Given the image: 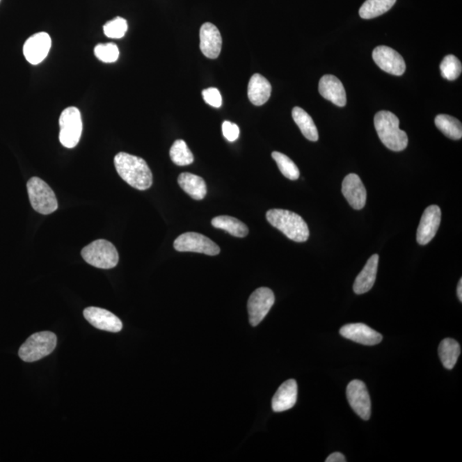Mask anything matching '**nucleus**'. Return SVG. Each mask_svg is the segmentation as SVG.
Instances as JSON below:
<instances>
[{"label":"nucleus","instance_id":"nucleus-1","mask_svg":"<svg viewBox=\"0 0 462 462\" xmlns=\"http://www.w3.org/2000/svg\"><path fill=\"white\" fill-rule=\"evenodd\" d=\"M119 176L127 184L138 190H146L152 184V174L148 164L137 156L119 152L114 158Z\"/></svg>","mask_w":462,"mask_h":462},{"label":"nucleus","instance_id":"nucleus-2","mask_svg":"<svg viewBox=\"0 0 462 462\" xmlns=\"http://www.w3.org/2000/svg\"><path fill=\"white\" fill-rule=\"evenodd\" d=\"M374 125L380 141L387 148L395 152L404 151L408 147V137L399 128V119L388 111L375 115Z\"/></svg>","mask_w":462,"mask_h":462},{"label":"nucleus","instance_id":"nucleus-3","mask_svg":"<svg viewBox=\"0 0 462 462\" xmlns=\"http://www.w3.org/2000/svg\"><path fill=\"white\" fill-rule=\"evenodd\" d=\"M266 219L289 239L296 242L308 241V226L300 215L288 210L271 209L266 212Z\"/></svg>","mask_w":462,"mask_h":462},{"label":"nucleus","instance_id":"nucleus-4","mask_svg":"<svg viewBox=\"0 0 462 462\" xmlns=\"http://www.w3.org/2000/svg\"><path fill=\"white\" fill-rule=\"evenodd\" d=\"M57 346V336L51 331L33 334L21 346L18 356L25 363H35L54 352Z\"/></svg>","mask_w":462,"mask_h":462},{"label":"nucleus","instance_id":"nucleus-5","mask_svg":"<svg viewBox=\"0 0 462 462\" xmlns=\"http://www.w3.org/2000/svg\"><path fill=\"white\" fill-rule=\"evenodd\" d=\"M86 262L100 269H111L117 266L118 253L115 246L106 240H97L81 250Z\"/></svg>","mask_w":462,"mask_h":462},{"label":"nucleus","instance_id":"nucleus-6","mask_svg":"<svg viewBox=\"0 0 462 462\" xmlns=\"http://www.w3.org/2000/svg\"><path fill=\"white\" fill-rule=\"evenodd\" d=\"M27 189L31 206L37 212L48 215L58 209V200L54 190L42 179L32 177L28 182Z\"/></svg>","mask_w":462,"mask_h":462},{"label":"nucleus","instance_id":"nucleus-7","mask_svg":"<svg viewBox=\"0 0 462 462\" xmlns=\"http://www.w3.org/2000/svg\"><path fill=\"white\" fill-rule=\"evenodd\" d=\"M59 141L63 147L74 148L79 143L83 132V121L79 109L70 106L63 111L59 118Z\"/></svg>","mask_w":462,"mask_h":462},{"label":"nucleus","instance_id":"nucleus-8","mask_svg":"<svg viewBox=\"0 0 462 462\" xmlns=\"http://www.w3.org/2000/svg\"><path fill=\"white\" fill-rule=\"evenodd\" d=\"M174 248L178 252L200 253L211 256L221 253V248L214 241L196 232H187L179 236L174 241Z\"/></svg>","mask_w":462,"mask_h":462},{"label":"nucleus","instance_id":"nucleus-9","mask_svg":"<svg viewBox=\"0 0 462 462\" xmlns=\"http://www.w3.org/2000/svg\"><path fill=\"white\" fill-rule=\"evenodd\" d=\"M275 303L273 290L266 287L259 288L252 293L248 301L249 323L252 326H258L266 318Z\"/></svg>","mask_w":462,"mask_h":462},{"label":"nucleus","instance_id":"nucleus-10","mask_svg":"<svg viewBox=\"0 0 462 462\" xmlns=\"http://www.w3.org/2000/svg\"><path fill=\"white\" fill-rule=\"evenodd\" d=\"M346 398L350 407L364 420L371 417V398L365 383L353 380L346 387Z\"/></svg>","mask_w":462,"mask_h":462},{"label":"nucleus","instance_id":"nucleus-11","mask_svg":"<svg viewBox=\"0 0 462 462\" xmlns=\"http://www.w3.org/2000/svg\"><path fill=\"white\" fill-rule=\"evenodd\" d=\"M372 58L380 69L394 76H401L406 70L404 58L389 47L380 46L372 51Z\"/></svg>","mask_w":462,"mask_h":462},{"label":"nucleus","instance_id":"nucleus-12","mask_svg":"<svg viewBox=\"0 0 462 462\" xmlns=\"http://www.w3.org/2000/svg\"><path fill=\"white\" fill-rule=\"evenodd\" d=\"M51 39L47 33H37L26 40L24 46V55L29 63L39 65L45 61L49 54Z\"/></svg>","mask_w":462,"mask_h":462},{"label":"nucleus","instance_id":"nucleus-13","mask_svg":"<svg viewBox=\"0 0 462 462\" xmlns=\"http://www.w3.org/2000/svg\"><path fill=\"white\" fill-rule=\"evenodd\" d=\"M441 223V209L438 206L432 205L424 210L421 217L418 230H417V241L420 245H427L433 239L437 234Z\"/></svg>","mask_w":462,"mask_h":462},{"label":"nucleus","instance_id":"nucleus-14","mask_svg":"<svg viewBox=\"0 0 462 462\" xmlns=\"http://www.w3.org/2000/svg\"><path fill=\"white\" fill-rule=\"evenodd\" d=\"M84 318L97 329L117 333L122 329V323L117 316L106 309L89 307L83 311Z\"/></svg>","mask_w":462,"mask_h":462},{"label":"nucleus","instance_id":"nucleus-15","mask_svg":"<svg viewBox=\"0 0 462 462\" xmlns=\"http://www.w3.org/2000/svg\"><path fill=\"white\" fill-rule=\"evenodd\" d=\"M342 193L350 206L355 210H361L367 202V189L356 174H349L342 184Z\"/></svg>","mask_w":462,"mask_h":462},{"label":"nucleus","instance_id":"nucleus-16","mask_svg":"<svg viewBox=\"0 0 462 462\" xmlns=\"http://www.w3.org/2000/svg\"><path fill=\"white\" fill-rule=\"evenodd\" d=\"M340 334L349 340L367 346L377 345L383 340L381 334L363 323L349 324L342 326Z\"/></svg>","mask_w":462,"mask_h":462},{"label":"nucleus","instance_id":"nucleus-17","mask_svg":"<svg viewBox=\"0 0 462 462\" xmlns=\"http://www.w3.org/2000/svg\"><path fill=\"white\" fill-rule=\"evenodd\" d=\"M200 40L201 53L208 58H217L222 49V36L218 29L211 22H206L201 26Z\"/></svg>","mask_w":462,"mask_h":462},{"label":"nucleus","instance_id":"nucleus-18","mask_svg":"<svg viewBox=\"0 0 462 462\" xmlns=\"http://www.w3.org/2000/svg\"><path fill=\"white\" fill-rule=\"evenodd\" d=\"M319 94L334 105L344 107L346 104V95L344 85L337 77L326 74L319 81Z\"/></svg>","mask_w":462,"mask_h":462},{"label":"nucleus","instance_id":"nucleus-19","mask_svg":"<svg viewBox=\"0 0 462 462\" xmlns=\"http://www.w3.org/2000/svg\"><path fill=\"white\" fill-rule=\"evenodd\" d=\"M297 383L294 379L287 380L279 387L271 401V408L276 413L287 411L296 404Z\"/></svg>","mask_w":462,"mask_h":462},{"label":"nucleus","instance_id":"nucleus-20","mask_svg":"<svg viewBox=\"0 0 462 462\" xmlns=\"http://www.w3.org/2000/svg\"><path fill=\"white\" fill-rule=\"evenodd\" d=\"M379 256L374 255L367 260L366 266L357 278L353 284V292L357 294H363L370 292L374 287L377 277Z\"/></svg>","mask_w":462,"mask_h":462},{"label":"nucleus","instance_id":"nucleus-21","mask_svg":"<svg viewBox=\"0 0 462 462\" xmlns=\"http://www.w3.org/2000/svg\"><path fill=\"white\" fill-rule=\"evenodd\" d=\"M271 85L269 81L262 74H255L249 81L248 96L253 105L260 106L264 105L270 99Z\"/></svg>","mask_w":462,"mask_h":462},{"label":"nucleus","instance_id":"nucleus-22","mask_svg":"<svg viewBox=\"0 0 462 462\" xmlns=\"http://www.w3.org/2000/svg\"><path fill=\"white\" fill-rule=\"evenodd\" d=\"M178 184L193 199L200 200L207 196V184L204 179L192 173H184L178 177Z\"/></svg>","mask_w":462,"mask_h":462},{"label":"nucleus","instance_id":"nucleus-23","mask_svg":"<svg viewBox=\"0 0 462 462\" xmlns=\"http://www.w3.org/2000/svg\"><path fill=\"white\" fill-rule=\"evenodd\" d=\"M292 117L294 122L299 127L303 135L311 141L319 140V132L314 120L307 111L303 108L294 107L292 111Z\"/></svg>","mask_w":462,"mask_h":462},{"label":"nucleus","instance_id":"nucleus-24","mask_svg":"<svg viewBox=\"0 0 462 462\" xmlns=\"http://www.w3.org/2000/svg\"><path fill=\"white\" fill-rule=\"evenodd\" d=\"M438 353L443 367L448 370H452L461 355L459 342L452 338L445 339L439 345Z\"/></svg>","mask_w":462,"mask_h":462},{"label":"nucleus","instance_id":"nucleus-25","mask_svg":"<svg viewBox=\"0 0 462 462\" xmlns=\"http://www.w3.org/2000/svg\"><path fill=\"white\" fill-rule=\"evenodd\" d=\"M212 225L215 228L227 231L231 236L239 238L247 237L249 231L244 223L230 216H218L212 219Z\"/></svg>","mask_w":462,"mask_h":462},{"label":"nucleus","instance_id":"nucleus-26","mask_svg":"<svg viewBox=\"0 0 462 462\" xmlns=\"http://www.w3.org/2000/svg\"><path fill=\"white\" fill-rule=\"evenodd\" d=\"M435 125L443 135L450 138V139H461V122L456 118L449 115L440 114L436 117Z\"/></svg>","mask_w":462,"mask_h":462},{"label":"nucleus","instance_id":"nucleus-27","mask_svg":"<svg viewBox=\"0 0 462 462\" xmlns=\"http://www.w3.org/2000/svg\"><path fill=\"white\" fill-rule=\"evenodd\" d=\"M397 0H367L360 7L359 13L363 19H372L392 8Z\"/></svg>","mask_w":462,"mask_h":462},{"label":"nucleus","instance_id":"nucleus-28","mask_svg":"<svg viewBox=\"0 0 462 462\" xmlns=\"http://www.w3.org/2000/svg\"><path fill=\"white\" fill-rule=\"evenodd\" d=\"M170 157L175 165L179 166L191 165L193 162L192 152L189 150L187 144L182 140L175 141L170 148Z\"/></svg>","mask_w":462,"mask_h":462},{"label":"nucleus","instance_id":"nucleus-29","mask_svg":"<svg viewBox=\"0 0 462 462\" xmlns=\"http://www.w3.org/2000/svg\"><path fill=\"white\" fill-rule=\"evenodd\" d=\"M271 157H273L276 163H277L279 170H280L281 173L284 175L286 178L294 181L300 177L299 169H298L296 164H294L288 156L282 154V152H273V154H271Z\"/></svg>","mask_w":462,"mask_h":462},{"label":"nucleus","instance_id":"nucleus-30","mask_svg":"<svg viewBox=\"0 0 462 462\" xmlns=\"http://www.w3.org/2000/svg\"><path fill=\"white\" fill-rule=\"evenodd\" d=\"M440 70L442 77L445 78V79L449 81L456 80L461 74V63L456 56H446L440 63Z\"/></svg>","mask_w":462,"mask_h":462},{"label":"nucleus","instance_id":"nucleus-31","mask_svg":"<svg viewBox=\"0 0 462 462\" xmlns=\"http://www.w3.org/2000/svg\"><path fill=\"white\" fill-rule=\"evenodd\" d=\"M104 33L108 38L120 39L128 31V22L125 18L118 17L115 19L107 22L103 27Z\"/></svg>","mask_w":462,"mask_h":462},{"label":"nucleus","instance_id":"nucleus-32","mask_svg":"<svg viewBox=\"0 0 462 462\" xmlns=\"http://www.w3.org/2000/svg\"><path fill=\"white\" fill-rule=\"evenodd\" d=\"M95 55L103 63H114L119 57V49L114 43L99 44L95 48Z\"/></svg>","mask_w":462,"mask_h":462},{"label":"nucleus","instance_id":"nucleus-33","mask_svg":"<svg viewBox=\"0 0 462 462\" xmlns=\"http://www.w3.org/2000/svg\"><path fill=\"white\" fill-rule=\"evenodd\" d=\"M205 102L212 107L219 108L222 106V96L218 89L209 88L202 91Z\"/></svg>","mask_w":462,"mask_h":462},{"label":"nucleus","instance_id":"nucleus-34","mask_svg":"<svg viewBox=\"0 0 462 462\" xmlns=\"http://www.w3.org/2000/svg\"><path fill=\"white\" fill-rule=\"evenodd\" d=\"M222 130L223 136L226 138L227 141H230V143H233V141H237L239 138V127L236 124H233V122L229 121L223 122Z\"/></svg>","mask_w":462,"mask_h":462},{"label":"nucleus","instance_id":"nucleus-35","mask_svg":"<svg viewBox=\"0 0 462 462\" xmlns=\"http://www.w3.org/2000/svg\"><path fill=\"white\" fill-rule=\"evenodd\" d=\"M345 456L344 454L339 453V452H335L333 454H331L330 456L327 457V459L326 460V462H345Z\"/></svg>","mask_w":462,"mask_h":462},{"label":"nucleus","instance_id":"nucleus-36","mask_svg":"<svg viewBox=\"0 0 462 462\" xmlns=\"http://www.w3.org/2000/svg\"><path fill=\"white\" fill-rule=\"evenodd\" d=\"M457 296H458V298H459V300L461 303V301H462V279L461 278L459 284H458V287H457Z\"/></svg>","mask_w":462,"mask_h":462}]
</instances>
